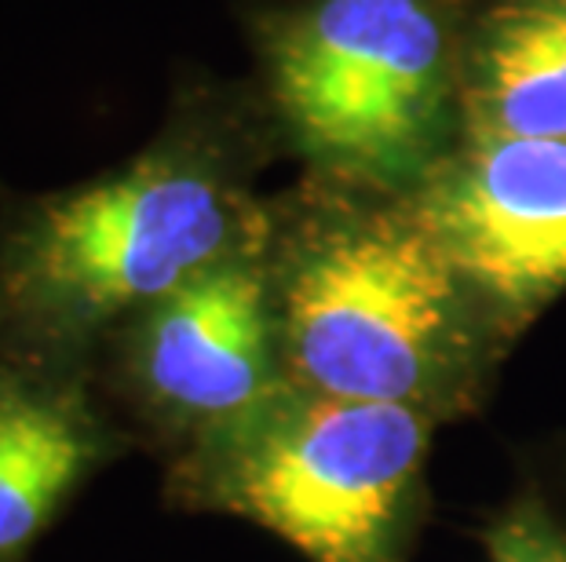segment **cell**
I'll return each instance as SVG.
<instances>
[{
  "label": "cell",
  "mask_w": 566,
  "mask_h": 562,
  "mask_svg": "<svg viewBox=\"0 0 566 562\" xmlns=\"http://www.w3.org/2000/svg\"><path fill=\"white\" fill-rule=\"evenodd\" d=\"M111 432L63 369L0 365V562H19L111 453Z\"/></svg>",
  "instance_id": "cell-7"
},
{
  "label": "cell",
  "mask_w": 566,
  "mask_h": 562,
  "mask_svg": "<svg viewBox=\"0 0 566 562\" xmlns=\"http://www.w3.org/2000/svg\"><path fill=\"white\" fill-rule=\"evenodd\" d=\"M436 416L285 384L184 446L179 497L282 537L307 562H406Z\"/></svg>",
  "instance_id": "cell-3"
},
{
  "label": "cell",
  "mask_w": 566,
  "mask_h": 562,
  "mask_svg": "<svg viewBox=\"0 0 566 562\" xmlns=\"http://www.w3.org/2000/svg\"><path fill=\"white\" fill-rule=\"evenodd\" d=\"M263 245L268 237L132 318L128 388L184 446L289 384Z\"/></svg>",
  "instance_id": "cell-5"
},
{
  "label": "cell",
  "mask_w": 566,
  "mask_h": 562,
  "mask_svg": "<svg viewBox=\"0 0 566 562\" xmlns=\"http://www.w3.org/2000/svg\"><path fill=\"white\" fill-rule=\"evenodd\" d=\"M296 142L355 176L420 169L446 95V33L424 0H318L271 44Z\"/></svg>",
  "instance_id": "cell-4"
},
{
  "label": "cell",
  "mask_w": 566,
  "mask_h": 562,
  "mask_svg": "<svg viewBox=\"0 0 566 562\" xmlns=\"http://www.w3.org/2000/svg\"><path fill=\"white\" fill-rule=\"evenodd\" d=\"M497 329L566 289V139H479L431 165L413 201Z\"/></svg>",
  "instance_id": "cell-6"
},
{
  "label": "cell",
  "mask_w": 566,
  "mask_h": 562,
  "mask_svg": "<svg viewBox=\"0 0 566 562\" xmlns=\"http://www.w3.org/2000/svg\"><path fill=\"white\" fill-rule=\"evenodd\" d=\"M486 562H566V522L541 500H523L486 530Z\"/></svg>",
  "instance_id": "cell-9"
},
{
  "label": "cell",
  "mask_w": 566,
  "mask_h": 562,
  "mask_svg": "<svg viewBox=\"0 0 566 562\" xmlns=\"http://www.w3.org/2000/svg\"><path fill=\"white\" fill-rule=\"evenodd\" d=\"M263 237L268 223L220 161L195 147L150 150L22 212L0 248V310L55 358Z\"/></svg>",
  "instance_id": "cell-2"
},
{
  "label": "cell",
  "mask_w": 566,
  "mask_h": 562,
  "mask_svg": "<svg viewBox=\"0 0 566 562\" xmlns=\"http://www.w3.org/2000/svg\"><path fill=\"white\" fill-rule=\"evenodd\" d=\"M285 380L428 416L472 410L483 388V304L413 205L336 209L271 267Z\"/></svg>",
  "instance_id": "cell-1"
},
{
  "label": "cell",
  "mask_w": 566,
  "mask_h": 562,
  "mask_svg": "<svg viewBox=\"0 0 566 562\" xmlns=\"http://www.w3.org/2000/svg\"><path fill=\"white\" fill-rule=\"evenodd\" d=\"M468 121L479 139H566V0H526L490 22Z\"/></svg>",
  "instance_id": "cell-8"
}]
</instances>
